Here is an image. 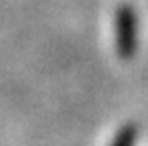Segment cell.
<instances>
[{
  "label": "cell",
  "mask_w": 148,
  "mask_h": 146,
  "mask_svg": "<svg viewBox=\"0 0 148 146\" xmlns=\"http://www.w3.org/2000/svg\"><path fill=\"white\" fill-rule=\"evenodd\" d=\"M114 44L121 59H132L136 53V12L130 4H121L114 14Z\"/></svg>",
  "instance_id": "obj_1"
},
{
  "label": "cell",
  "mask_w": 148,
  "mask_h": 146,
  "mask_svg": "<svg viewBox=\"0 0 148 146\" xmlns=\"http://www.w3.org/2000/svg\"><path fill=\"white\" fill-rule=\"evenodd\" d=\"M136 138H138L136 124H125V126H121L119 132L114 134L113 144L114 146H130V144H134Z\"/></svg>",
  "instance_id": "obj_2"
}]
</instances>
